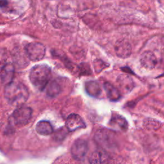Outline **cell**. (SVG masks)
<instances>
[{"mask_svg":"<svg viewBox=\"0 0 164 164\" xmlns=\"http://www.w3.org/2000/svg\"><path fill=\"white\" fill-rule=\"evenodd\" d=\"M4 95L10 105L19 107L27 101L30 94L28 88L23 83L12 81L5 85Z\"/></svg>","mask_w":164,"mask_h":164,"instance_id":"6da1fadb","label":"cell"},{"mask_svg":"<svg viewBox=\"0 0 164 164\" xmlns=\"http://www.w3.org/2000/svg\"><path fill=\"white\" fill-rule=\"evenodd\" d=\"M32 85L39 91L46 88L51 78V69L47 65L40 64L32 68L29 75Z\"/></svg>","mask_w":164,"mask_h":164,"instance_id":"7a4b0ae2","label":"cell"},{"mask_svg":"<svg viewBox=\"0 0 164 164\" xmlns=\"http://www.w3.org/2000/svg\"><path fill=\"white\" fill-rule=\"evenodd\" d=\"M32 116V110L28 106H19L11 116L14 124L18 126H23L28 124Z\"/></svg>","mask_w":164,"mask_h":164,"instance_id":"3957f363","label":"cell"},{"mask_svg":"<svg viewBox=\"0 0 164 164\" xmlns=\"http://www.w3.org/2000/svg\"><path fill=\"white\" fill-rule=\"evenodd\" d=\"M26 55L27 58L32 62H38L44 57L46 47L39 43H31L25 47Z\"/></svg>","mask_w":164,"mask_h":164,"instance_id":"277c9868","label":"cell"},{"mask_svg":"<svg viewBox=\"0 0 164 164\" xmlns=\"http://www.w3.org/2000/svg\"><path fill=\"white\" fill-rule=\"evenodd\" d=\"M88 150L87 142L82 138H78L73 143L71 153L74 159L78 161H83Z\"/></svg>","mask_w":164,"mask_h":164,"instance_id":"5b68a950","label":"cell"},{"mask_svg":"<svg viewBox=\"0 0 164 164\" xmlns=\"http://www.w3.org/2000/svg\"><path fill=\"white\" fill-rule=\"evenodd\" d=\"M65 126L69 132H74L80 128H84L86 127L85 122L80 116L76 113L70 114L68 117Z\"/></svg>","mask_w":164,"mask_h":164,"instance_id":"8992f818","label":"cell"},{"mask_svg":"<svg viewBox=\"0 0 164 164\" xmlns=\"http://www.w3.org/2000/svg\"><path fill=\"white\" fill-rule=\"evenodd\" d=\"M115 51L120 58L126 59L132 53V46L127 41L120 40L116 44Z\"/></svg>","mask_w":164,"mask_h":164,"instance_id":"52a82bcc","label":"cell"},{"mask_svg":"<svg viewBox=\"0 0 164 164\" xmlns=\"http://www.w3.org/2000/svg\"><path fill=\"white\" fill-rule=\"evenodd\" d=\"M141 64L142 66L147 69H154L157 64V57L151 51H145L141 56Z\"/></svg>","mask_w":164,"mask_h":164,"instance_id":"ba28073f","label":"cell"},{"mask_svg":"<svg viewBox=\"0 0 164 164\" xmlns=\"http://www.w3.org/2000/svg\"><path fill=\"white\" fill-rule=\"evenodd\" d=\"M110 158L109 155L103 150L94 151L90 156V164H108Z\"/></svg>","mask_w":164,"mask_h":164,"instance_id":"9c48e42d","label":"cell"},{"mask_svg":"<svg viewBox=\"0 0 164 164\" xmlns=\"http://www.w3.org/2000/svg\"><path fill=\"white\" fill-rule=\"evenodd\" d=\"M117 83L120 91L123 92H129L132 91V89L134 87V82L132 78L125 74H122L118 76Z\"/></svg>","mask_w":164,"mask_h":164,"instance_id":"30bf717a","label":"cell"},{"mask_svg":"<svg viewBox=\"0 0 164 164\" xmlns=\"http://www.w3.org/2000/svg\"><path fill=\"white\" fill-rule=\"evenodd\" d=\"M110 125L111 127L119 131H126L128 127L126 119L117 113L112 115L110 121Z\"/></svg>","mask_w":164,"mask_h":164,"instance_id":"8fae6325","label":"cell"},{"mask_svg":"<svg viewBox=\"0 0 164 164\" xmlns=\"http://www.w3.org/2000/svg\"><path fill=\"white\" fill-rule=\"evenodd\" d=\"M107 130H99L96 134V140L97 142L103 147L110 146L113 143L112 135Z\"/></svg>","mask_w":164,"mask_h":164,"instance_id":"7c38bea8","label":"cell"},{"mask_svg":"<svg viewBox=\"0 0 164 164\" xmlns=\"http://www.w3.org/2000/svg\"><path fill=\"white\" fill-rule=\"evenodd\" d=\"M85 88L86 92L92 97H99L102 93L100 84L96 81H89L85 83Z\"/></svg>","mask_w":164,"mask_h":164,"instance_id":"4fadbf2b","label":"cell"},{"mask_svg":"<svg viewBox=\"0 0 164 164\" xmlns=\"http://www.w3.org/2000/svg\"><path fill=\"white\" fill-rule=\"evenodd\" d=\"M104 88L106 96L109 99L112 101H117L121 98V93L119 90L115 87L109 82H106L104 84Z\"/></svg>","mask_w":164,"mask_h":164,"instance_id":"5bb4252c","label":"cell"},{"mask_svg":"<svg viewBox=\"0 0 164 164\" xmlns=\"http://www.w3.org/2000/svg\"><path fill=\"white\" fill-rule=\"evenodd\" d=\"M14 71V65L12 63L10 62L2 71L1 75H0V78H1L2 83L5 84V85L13 81Z\"/></svg>","mask_w":164,"mask_h":164,"instance_id":"9a60e30c","label":"cell"},{"mask_svg":"<svg viewBox=\"0 0 164 164\" xmlns=\"http://www.w3.org/2000/svg\"><path fill=\"white\" fill-rule=\"evenodd\" d=\"M36 131L41 135H49L53 132V128L50 122L41 121L36 125Z\"/></svg>","mask_w":164,"mask_h":164,"instance_id":"2e32d148","label":"cell"},{"mask_svg":"<svg viewBox=\"0 0 164 164\" xmlns=\"http://www.w3.org/2000/svg\"><path fill=\"white\" fill-rule=\"evenodd\" d=\"M10 62L9 52L5 48L0 47V75L6 65Z\"/></svg>","mask_w":164,"mask_h":164,"instance_id":"e0dca14e","label":"cell"},{"mask_svg":"<svg viewBox=\"0 0 164 164\" xmlns=\"http://www.w3.org/2000/svg\"><path fill=\"white\" fill-rule=\"evenodd\" d=\"M61 92V87L55 81L50 82L47 88V94L51 97L58 96Z\"/></svg>","mask_w":164,"mask_h":164,"instance_id":"ac0fdd59","label":"cell"},{"mask_svg":"<svg viewBox=\"0 0 164 164\" xmlns=\"http://www.w3.org/2000/svg\"><path fill=\"white\" fill-rule=\"evenodd\" d=\"M78 71L80 75L89 76L92 75V71L89 65L86 63H81L78 66Z\"/></svg>","mask_w":164,"mask_h":164,"instance_id":"d6986e66","label":"cell"},{"mask_svg":"<svg viewBox=\"0 0 164 164\" xmlns=\"http://www.w3.org/2000/svg\"><path fill=\"white\" fill-rule=\"evenodd\" d=\"M109 66V65L108 64H106L101 60L98 59L94 62V69L97 73L101 72L103 69H105L106 68H108Z\"/></svg>","mask_w":164,"mask_h":164,"instance_id":"ffe728a7","label":"cell"},{"mask_svg":"<svg viewBox=\"0 0 164 164\" xmlns=\"http://www.w3.org/2000/svg\"><path fill=\"white\" fill-rule=\"evenodd\" d=\"M144 125L147 128H149L150 129H157L160 126V122L158 121L153 120V119H149L146 121V122H144Z\"/></svg>","mask_w":164,"mask_h":164,"instance_id":"44dd1931","label":"cell"},{"mask_svg":"<svg viewBox=\"0 0 164 164\" xmlns=\"http://www.w3.org/2000/svg\"><path fill=\"white\" fill-rule=\"evenodd\" d=\"M108 164H125V163L121 159H110Z\"/></svg>","mask_w":164,"mask_h":164,"instance_id":"7402d4cb","label":"cell"},{"mask_svg":"<svg viewBox=\"0 0 164 164\" xmlns=\"http://www.w3.org/2000/svg\"><path fill=\"white\" fill-rule=\"evenodd\" d=\"M6 4H7L6 0H1V1H0V7L5 6V5H6Z\"/></svg>","mask_w":164,"mask_h":164,"instance_id":"603a6c76","label":"cell"}]
</instances>
